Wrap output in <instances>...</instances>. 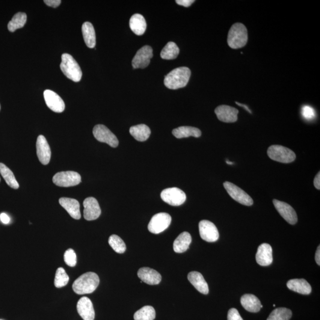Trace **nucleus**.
<instances>
[{"instance_id": "f257e3e1", "label": "nucleus", "mask_w": 320, "mask_h": 320, "mask_svg": "<svg viewBox=\"0 0 320 320\" xmlns=\"http://www.w3.org/2000/svg\"><path fill=\"white\" fill-rule=\"evenodd\" d=\"M100 283L99 277L94 272L82 274L74 281L73 289L77 294L84 295L93 292Z\"/></svg>"}, {"instance_id": "f03ea898", "label": "nucleus", "mask_w": 320, "mask_h": 320, "mask_svg": "<svg viewBox=\"0 0 320 320\" xmlns=\"http://www.w3.org/2000/svg\"><path fill=\"white\" fill-rule=\"evenodd\" d=\"M191 76V71L188 67H179L172 70L165 77L164 85L171 90L186 87Z\"/></svg>"}, {"instance_id": "7ed1b4c3", "label": "nucleus", "mask_w": 320, "mask_h": 320, "mask_svg": "<svg viewBox=\"0 0 320 320\" xmlns=\"http://www.w3.org/2000/svg\"><path fill=\"white\" fill-rule=\"evenodd\" d=\"M248 41L247 29L241 23L231 26L227 38V43L231 48L237 49L245 46Z\"/></svg>"}, {"instance_id": "20e7f679", "label": "nucleus", "mask_w": 320, "mask_h": 320, "mask_svg": "<svg viewBox=\"0 0 320 320\" xmlns=\"http://www.w3.org/2000/svg\"><path fill=\"white\" fill-rule=\"evenodd\" d=\"M61 70L64 75L74 82H79L82 73L80 65L72 56L64 53L61 56Z\"/></svg>"}, {"instance_id": "39448f33", "label": "nucleus", "mask_w": 320, "mask_h": 320, "mask_svg": "<svg viewBox=\"0 0 320 320\" xmlns=\"http://www.w3.org/2000/svg\"><path fill=\"white\" fill-rule=\"evenodd\" d=\"M267 153L271 160L282 163L292 162L296 159L295 154L293 151L281 145H271Z\"/></svg>"}, {"instance_id": "423d86ee", "label": "nucleus", "mask_w": 320, "mask_h": 320, "mask_svg": "<svg viewBox=\"0 0 320 320\" xmlns=\"http://www.w3.org/2000/svg\"><path fill=\"white\" fill-rule=\"evenodd\" d=\"M81 182V176L73 171L59 172L53 177V182L55 185L64 188L78 185Z\"/></svg>"}, {"instance_id": "0eeeda50", "label": "nucleus", "mask_w": 320, "mask_h": 320, "mask_svg": "<svg viewBox=\"0 0 320 320\" xmlns=\"http://www.w3.org/2000/svg\"><path fill=\"white\" fill-rule=\"evenodd\" d=\"M171 217L167 213H157L151 218L148 228L150 232L158 234L165 231L170 226Z\"/></svg>"}, {"instance_id": "6e6552de", "label": "nucleus", "mask_w": 320, "mask_h": 320, "mask_svg": "<svg viewBox=\"0 0 320 320\" xmlns=\"http://www.w3.org/2000/svg\"><path fill=\"white\" fill-rule=\"evenodd\" d=\"M224 186L228 194L237 202L245 206L253 205V200L247 193L239 187L229 182H224Z\"/></svg>"}, {"instance_id": "1a4fd4ad", "label": "nucleus", "mask_w": 320, "mask_h": 320, "mask_svg": "<svg viewBox=\"0 0 320 320\" xmlns=\"http://www.w3.org/2000/svg\"><path fill=\"white\" fill-rule=\"evenodd\" d=\"M161 198L165 203L174 206L182 205L186 200L185 193L177 188L164 189L161 193Z\"/></svg>"}, {"instance_id": "9d476101", "label": "nucleus", "mask_w": 320, "mask_h": 320, "mask_svg": "<svg viewBox=\"0 0 320 320\" xmlns=\"http://www.w3.org/2000/svg\"><path fill=\"white\" fill-rule=\"evenodd\" d=\"M93 133L97 141L105 142L113 148L118 146L119 141L117 136L103 124H97L95 126Z\"/></svg>"}, {"instance_id": "9b49d317", "label": "nucleus", "mask_w": 320, "mask_h": 320, "mask_svg": "<svg viewBox=\"0 0 320 320\" xmlns=\"http://www.w3.org/2000/svg\"><path fill=\"white\" fill-rule=\"evenodd\" d=\"M199 230L201 239L207 242H212L217 241L219 234L217 228L212 222L202 220L199 224Z\"/></svg>"}, {"instance_id": "f8f14e48", "label": "nucleus", "mask_w": 320, "mask_h": 320, "mask_svg": "<svg viewBox=\"0 0 320 320\" xmlns=\"http://www.w3.org/2000/svg\"><path fill=\"white\" fill-rule=\"evenodd\" d=\"M153 56L152 47L148 45L142 47L138 50L133 58L132 62L133 68L134 69L146 68L150 64L151 59Z\"/></svg>"}, {"instance_id": "ddd939ff", "label": "nucleus", "mask_w": 320, "mask_h": 320, "mask_svg": "<svg viewBox=\"0 0 320 320\" xmlns=\"http://www.w3.org/2000/svg\"><path fill=\"white\" fill-rule=\"evenodd\" d=\"M275 208L283 218L291 225H295L298 221V216L294 209L284 201L277 200H273Z\"/></svg>"}, {"instance_id": "4468645a", "label": "nucleus", "mask_w": 320, "mask_h": 320, "mask_svg": "<svg viewBox=\"0 0 320 320\" xmlns=\"http://www.w3.org/2000/svg\"><path fill=\"white\" fill-rule=\"evenodd\" d=\"M218 120L225 123H234L238 120L239 111L227 105L219 106L215 110Z\"/></svg>"}, {"instance_id": "2eb2a0df", "label": "nucleus", "mask_w": 320, "mask_h": 320, "mask_svg": "<svg viewBox=\"0 0 320 320\" xmlns=\"http://www.w3.org/2000/svg\"><path fill=\"white\" fill-rule=\"evenodd\" d=\"M44 101L46 105L53 112L62 113L65 108L64 100L54 91L46 90L43 93Z\"/></svg>"}, {"instance_id": "dca6fc26", "label": "nucleus", "mask_w": 320, "mask_h": 320, "mask_svg": "<svg viewBox=\"0 0 320 320\" xmlns=\"http://www.w3.org/2000/svg\"><path fill=\"white\" fill-rule=\"evenodd\" d=\"M83 206L84 207V217L86 220H95L100 216L101 209L96 199L93 197L86 198Z\"/></svg>"}, {"instance_id": "f3484780", "label": "nucleus", "mask_w": 320, "mask_h": 320, "mask_svg": "<svg viewBox=\"0 0 320 320\" xmlns=\"http://www.w3.org/2000/svg\"><path fill=\"white\" fill-rule=\"evenodd\" d=\"M37 156L41 164H49L51 157V151L46 139L43 135L38 136L37 142Z\"/></svg>"}, {"instance_id": "a211bd4d", "label": "nucleus", "mask_w": 320, "mask_h": 320, "mask_svg": "<svg viewBox=\"0 0 320 320\" xmlns=\"http://www.w3.org/2000/svg\"><path fill=\"white\" fill-rule=\"evenodd\" d=\"M79 315L84 320H94L95 312L93 303L87 297L80 298L77 305Z\"/></svg>"}, {"instance_id": "6ab92c4d", "label": "nucleus", "mask_w": 320, "mask_h": 320, "mask_svg": "<svg viewBox=\"0 0 320 320\" xmlns=\"http://www.w3.org/2000/svg\"><path fill=\"white\" fill-rule=\"evenodd\" d=\"M256 262L259 265L268 266L273 262L272 248L271 245L263 243L258 247L256 254Z\"/></svg>"}, {"instance_id": "aec40b11", "label": "nucleus", "mask_w": 320, "mask_h": 320, "mask_svg": "<svg viewBox=\"0 0 320 320\" xmlns=\"http://www.w3.org/2000/svg\"><path fill=\"white\" fill-rule=\"evenodd\" d=\"M138 277L143 282L151 285L158 284L161 281V276L159 273L149 268H142L138 272Z\"/></svg>"}, {"instance_id": "412c9836", "label": "nucleus", "mask_w": 320, "mask_h": 320, "mask_svg": "<svg viewBox=\"0 0 320 320\" xmlns=\"http://www.w3.org/2000/svg\"><path fill=\"white\" fill-rule=\"evenodd\" d=\"M59 204L67 210L70 215L74 219L81 218V213L80 210V203L78 200L74 199L61 198L59 200Z\"/></svg>"}, {"instance_id": "4be33fe9", "label": "nucleus", "mask_w": 320, "mask_h": 320, "mask_svg": "<svg viewBox=\"0 0 320 320\" xmlns=\"http://www.w3.org/2000/svg\"><path fill=\"white\" fill-rule=\"evenodd\" d=\"M188 280L199 292L207 295L209 293V287L200 273L198 272H190L188 276Z\"/></svg>"}, {"instance_id": "5701e85b", "label": "nucleus", "mask_w": 320, "mask_h": 320, "mask_svg": "<svg viewBox=\"0 0 320 320\" xmlns=\"http://www.w3.org/2000/svg\"><path fill=\"white\" fill-rule=\"evenodd\" d=\"M290 290L302 295H309L312 290L311 286L304 279H293L289 280L286 284Z\"/></svg>"}, {"instance_id": "b1692460", "label": "nucleus", "mask_w": 320, "mask_h": 320, "mask_svg": "<svg viewBox=\"0 0 320 320\" xmlns=\"http://www.w3.org/2000/svg\"><path fill=\"white\" fill-rule=\"evenodd\" d=\"M241 304L244 309L251 313H257L263 308L261 302L253 294H245L241 298Z\"/></svg>"}, {"instance_id": "393cba45", "label": "nucleus", "mask_w": 320, "mask_h": 320, "mask_svg": "<svg viewBox=\"0 0 320 320\" xmlns=\"http://www.w3.org/2000/svg\"><path fill=\"white\" fill-rule=\"evenodd\" d=\"M192 242V237L188 232L181 233L173 243V250L176 253H182L188 250Z\"/></svg>"}, {"instance_id": "a878e982", "label": "nucleus", "mask_w": 320, "mask_h": 320, "mask_svg": "<svg viewBox=\"0 0 320 320\" xmlns=\"http://www.w3.org/2000/svg\"><path fill=\"white\" fill-rule=\"evenodd\" d=\"M129 26L132 31L138 36L143 35L147 29L146 21L139 14L133 15L129 21Z\"/></svg>"}, {"instance_id": "bb28decb", "label": "nucleus", "mask_w": 320, "mask_h": 320, "mask_svg": "<svg viewBox=\"0 0 320 320\" xmlns=\"http://www.w3.org/2000/svg\"><path fill=\"white\" fill-rule=\"evenodd\" d=\"M82 33L86 45L89 48H94L96 43V38L93 25L88 22L83 23Z\"/></svg>"}, {"instance_id": "cd10ccee", "label": "nucleus", "mask_w": 320, "mask_h": 320, "mask_svg": "<svg viewBox=\"0 0 320 320\" xmlns=\"http://www.w3.org/2000/svg\"><path fill=\"white\" fill-rule=\"evenodd\" d=\"M129 132L136 140L140 142L147 141L151 135L150 127L144 124L130 127Z\"/></svg>"}, {"instance_id": "c85d7f7f", "label": "nucleus", "mask_w": 320, "mask_h": 320, "mask_svg": "<svg viewBox=\"0 0 320 320\" xmlns=\"http://www.w3.org/2000/svg\"><path fill=\"white\" fill-rule=\"evenodd\" d=\"M173 135L177 138H188L193 136L195 138H199L201 135L200 129L197 127L192 126H180L173 130Z\"/></svg>"}, {"instance_id": "c756f323", "label": "nucleus", "mask_w": 320, "mask_h": 320, "mask_svg": "<svg viewBox=\"0 0 320 320\" xmlns=\"http://www.w3.org/2000/svg\"><path fill=\"white\" fill-rule=\"evenodd\" d=\"M0 173L9 186L14 189H19V183L17 182L13 172L2 163H0Z\"/></svg>"}, {"instance_id": "7c9ffc66", "label": "nucleus", "mask_w": 320, "mask_h": 320, "mask_svg": "<svg viewBox=\"0 0 320 320\" xmlns=\"http://www.w3.org/2000/svg\"><path fill=\"white\" fill-rule=\"evenodd\" d=\"M180 49L177 44L173 41H170L164 46L161 50L160 56L163 59L171 60L176 59L179 55Z\"/></svg>"}, {"instance_id": "2f4dec72", "label": "nucleus", "mask_w": 320, "mask_h": 320, "mask_svg": "<svg viewBox=\"0 0 320 320\" xmlns=\"http://www.w3.org/2000/svg\"><path fill=\"white\" fill-rule=\"evenodd\" d=\"M27 21V15L25 13L19 12L15 14L13 19L8 24V31L14 32L16 30L23 28Z\"/></svg>"}, {"instance_id": "473e14b6", "label": "nucleus", "mask_w": 320, "mask_h": 320, "mask_svg": "<svg viewBox=\"0 0 320 320\" xmlns=\"http://www.w3.org/2000/svg\"><path fill=\"white\" fill-rule=\"evenodd\" d=\"M156 311L153 307L147 305L136 311L133 316L135 320H154L156 318Z\"/></svg>"}, {"instance_id": "72a5a7b5", "label": "nucleus", "mask_w": 320, "mask_h": 320, "mask_svg": "<svg viewBox=\"0 0 320 320\" xmlns=\"http://www.w3.org/2000/svg\"><path fill=\"white\" fill-rule=\"evenodd\" d=\"M292 315L291 310L286 308H278L272 311L267 320H289Z\"/></svg>"}, {"instance_id": "f704fd0d", "label": "nucleus", "mask_w": 320, "mask_h": 320, "mask_svg": "<svg viewBox=\"0 0 320 320\" xmlns=\"http://www.w3.org/2000/svg\"><path fill=\"white\" fill-rule=\"evenodd\" d=\"M109 244L114 249V250L118 253L122 254L126 251L125 243L120 237L117 235H112L109 237Z\"/></svg>"}, {"instance_id": "c9c22d12", "label": "nucleus", "mask_w": 320, "mask_h": 320, "mask_svg": "<svg viewBox=\"0 0 320 320\" xmlns=\"http://www.w3.org/2000/svg\"><path fill=\"white\" fill-rule=\"evenodd\" d=\"M69 281V277L64 268H59L56 270L54 280L55 286L58 288L66 286Z\"/></svg>"}, {"instance_id": "e433bc0d", "label": "nucleus", "mask_w": 320, "mask_h": 320, "mask_svg": "<svg viewBox=\"0 0 320 320\" xmlns=\"http://www.w3.org/2000/svg\"><path fill=\"white\" fill-rule=\"evenodd\" d=\"M64 261L68 266L74 267L77 264V256L73 249H68L64 254Z\"/></svg>"}, {"instance_id": "4c0bfd02", "label": "nucleus", "mask_w": 320, "mask_h": 320, "mask_svg": "<svg viewBox=\"0 0 320 320\" xmlns=\"http://www.w3.org/2000/svg\"><path fill=\"white\" fill-rule=\"evenodd\" d=\"M302 115L307 120H311L315 117V111L309 106H305L302 109Z\"/></svg>"}, {"instance_id": "58836bf2", "label": "nucleus", "mask_w": 320, "mask_h": 320, "mask_svg": "<svg viewBox=\"0 0 320 320\" xmlns=\"http://www.w3.org/2000/svg\"><path fill=\"white\" fill-rule=\"evenodd\" d=\"M227 319L228 320H243L238 310L236 308H231L228 311Z\"/></svg>"}, {"instance_id": "ea45409f", "label": "nucleus", "mask_w": 320, "mask_h": 320, "mask_svg": "<svg viewBox=\"0 0 320 320\" xmlns=\"http://www.w3.org/2000/svg\"><path fill=\"white\" fill-rule=\"evenodd\" d=\"M44 2L49 7L53 8L58 7L61 4V0H44Z\"/></svg>"}, {"instance_id": "a19ab883", "label": "nucleus", "mask_w": 320, "mask_h": 320, "mask_svg": "<svg viewBox=\"0 0 320 320\" xmlns=\"http://www.w3.org/2000/svg\"><path fill=\"white\" fill-rule=\"evenodd\" d=\"M194 2V0H176V1L177 4L184 6L185 7H190Z\"/></svg>"}, {"instance_id": "79ce46f5", "label": "nucleus", "mask_w": 320, "mask_h": 320, "mask_svg": "<svg viewBox=\"0 0 320 320\" xmlns=\"http://www.w3.org/2000/svg\"><path fill=\"white\" fill-rule=\"evenodd\" d=\"M0 220H1L3 224H7L10 222V219L6 213H2L0 215Z\"/></svg>"}, {"instance_id": "37998d69", "label": "nucleus", "mask_w": 320, "mask_h": 320, "mask_svg": "<svg viewBox=\"0 0 320 320\" xmlns=\"http://www.w3.org/2000/svg\"><path fill=\"white\" fill-rule=\"evenodd\" d=\"M314 185L317 189H320V173L319 172L318 174L316 175L315 179L314 180Z\"/></svg>"}, {"instance_id": "c03bdc74", "label": "nucleus", "mask_w": 320, "mask_h": 320, "mask_svg": "<svg viewBox=\"0 0 320 320\" xmlns=\"http://www.w3.org/2000/svg\"><path fill=\"white\" fill-rule=\"evenodd\" d=\"M315 258H316V263H317V265L320 266V245L319 246L318 248H317Z\"/></svg>"}, {"instance_id": "a18cd8bd", "label": "nucleus", "mask_w": 320, "mask_h": 320, "mask_svg": "<svg viewBox=\"0 0 320 320\" xmlns=\"http://www.w3.org/2000/svg\"><path fill=\"white\" fill-rule=\"evenodd\" d=\"M236 104H237V105H239V106H242V107H243V108H244L245 110H247V111L249 113H250V114H251V111H250V110L248 108V107H247V106H245V105H242V104H240V103H238V102H236Z\"/></svg>"}, {"instance_id": "49530a36", "label": "nucleus", "mask_w": 320, "mask_h": 320, "mask_svg": "<svg viewBox=\"0 0 320 320\" xmlns=\"http://www.w3.org/2000/svg\"><path fill=\"white\" fill-rule=\"evenodd\" d=\"M227 164H233V162H230V161H227Z\"/></svg>"}, {"instance_id": "de8ad7c7", "label": "nucleus", "mask_w": 320, "mask_h": 320, "mask_svg": "<svg viewBox=\"0 0 320 320\" xmlns=\"http://www.w3.org/2000/svg\"><path fill=\"white\" fill-rule=\"evenodd\" d=\"M0 110H1V105H0Z\"/></svg>"}, {"instance_id": "09e8293b", "label": "nucleus", "mask_w": 320, "mask_h": 320, "mask_svg": "<svg viewBox=\"0 0 320 320\" xmlns=\"http://www.w3.org/2000/svg\"></svg>"}]
</instances>
